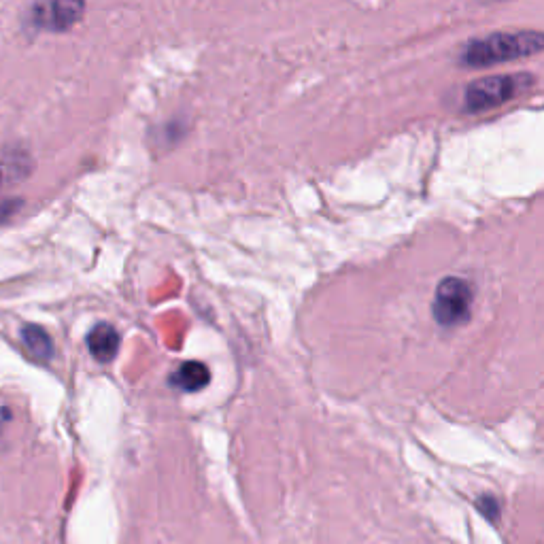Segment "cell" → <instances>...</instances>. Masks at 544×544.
<instances>
[{
	"instance_id": "cell-1",
	"label": "cell",
	"mask_w": 544,
	"mask_h": 544,
	"mask_svg": "<svg viewBox=\"0 0 544 544\" xmlns=\"http://www.w3.org/2000/svg\"><path fill=\"white\" fill-rule=\"evenodd\" d=\"M544 51V32L517 30V32H491L487 37L468 41L459 51V66L487 68L536 56Z\"/></svg>"
},
{
	"instance_id": "cell-3",
	"label": "cell",
	"mask_w": 544,
	"mask_h": 544,
	"mask_svg": "<svg viewBox=\"0 0 544 544\" xmlns=\"http://www.w3.org/2000/svg\"><path fill=\"white\" fill-rule=\"evenodd\" d=\"M474 304V285L466 277H445L436 285L432 317L440 328L451 330L470 321Z\"/></svg>"
},
{
	"instance_id": "cell-2",
	"label": "cell",
	"mask_w": 544,
	"mask_h": 544,
	"mask_svg": "<svg viewBox=\"0 0 544 544\" xmlns=\"http://www.w3.org/2000/svg\"><path fill=\"white\" fill-rule=\"evenodd\" d=\"M534 83V75L530 73H508V75H491L476 79L466 85L462 98L464 113H483L506 105L519 94H523Z\"/></svg>"
},
{
	"instance_id": "cell-7",
	"label": "cell",
	"mask_w": 544,
	"mask_h": 544,
	"mask_svg": "<svg viewBox=\"0 0 544 544\" xmlns=\"http://www.w3.org/2000/svg\"><path fill=\"white\" fill-rule=\"evenodd\" d=\"M22 340L37 360H49V357L54 355V343H51V336L41 326L30 323V326L22 330Z\"/></svg>"
},
{
	"instance_id": "cell-8",
	"label": "cell",
	"mask_w": 544,
	"mask_h": 544,
	"mask_svg": "<svg viewBox=\"0 0 544 544\" xmlns=\"http://www.w3.org/2000/svg\"><path fill=\"white\" fill-rule=\"evenodd\" d=\"M479 508H481V513H483V515H487L489 519H496L500 504H498V500H496V498L485 496V498H481V500H479Z\"/></svg>"
},
{
	"instance_id": "cell-5",
	"label": "cell",
	"mask_w": 544,
	"mask_h": 544,
	"mask_svg": "<svg viewBox=\"0 0 544 544\" xmlns=\"http://www.w3.org/2000/svg\"><path fill=\"white\" fill-rule=\"evenodd\" d=\"M170 383L185 391V394H196V391H202L211 383V370L202 362H185L175 370Z\"/></svg>"
},
{
	"instance_id": "cell-4",
	"label": "cell",
	"mask_w": 544,
	"mask_h": 544,
	"mask_svg": "<svg viewBox=\"0 0 544 544\" xmlns=\"http://www.w3.org/2000/svg\"><path fill=\"white\" fill-rule=\"evenodd\" d=\"M34 20L39 24L54 28V30H66L71 28L83 13L81 3H51V5H39L32 9Z\"/></svg>"
},
{
	"instance_id": "cell-6",
	"label": "cell",
	"mask_w": 544,
	"mask_h": 544,
	"mask_svg": "<svg viewBox=\"0 0 544 544\" xmlns=\"http://www.w3.org/2000/svg\"><path fill=\"white\" fill-rule=\"evenodd\" d=\"M88 349L98 362H111L119 349V334L111 323H98L88 334Z\"/></svg>"
}]
</instances>
